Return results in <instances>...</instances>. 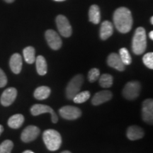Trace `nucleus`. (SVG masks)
I'll return each instance as SVG.
<instances>
[{
  "label": "nucleus",
  "mask_w": 153,
  "mask_h": 153,
  "mask_svg": "<svg viewBox=\"0 0 153 153\" xmlns=\"http://www.w3.org/2000/svg\"><path fill=\"white\" fill-rule=\"evenodd\" d=\"M43 140L46 148L50 151L57 150L62 144V137L60 134L55 130L48 129L44 131Z\"/></svg>",
  "instance_id": "7ed1b4c3"
},
{
  "label": "nucleus",
  "mask_w": 153,
  "mask_h": 153,
  "mask_svg": "<svg viewBox=\"0 0 153 153\" xmlns=\"http://www.w3.org/2000/svg\"><path fill=\"white\" fill-rule=\"evenodd\" d=\"M119 56L121 59L122 62L125 65H129L132 62V58L131 55L126 48H122L119 50Z\"/></svg>",
  "instance_id": "393cba45"
},
{
  "label": "nucleus",
  "mask_w": 153,
  "mask_h": 153,
  "mask_svg": "<svg viewBox=\"0 0 153 153\" xmlns=\"http://www.w3.org/2000/svg\"><path fill=\"white\" fill-rule=\"evenodd\" d=\"M84 82V77L82 74L75 75L69 82L66 88V97L68 99H72L76 94L79 93L82 84Z\"/></svg>",
  "instance_id": "20e7f679"
},
{
  "label": "nucleus",
  "mask_w": 153,
  "mask_h": 153,
  "mask_svg": "<svg viewBox=\"0 0 153 153\" xmlns=\"http://www.w3.org/2000/svg\"><path fill=\"white\" fill-rule=\"evenodd\" d=\"M100 71L97 68H92L88 73V79L90 82H94L99 78Z\"/></svg>",
  "instance_id": "cd10ccee"
},
{
  "label": "nucleus",
  "mask_w": 153,
  "mask_h": 153,
  "mask_svg": "<svg viewBox=\"0 0 153 153\" xmlns=\"http://www.w3.org/2000/svg\"><path fill=\"white\" fill-rule=\"evenodd\" d=\"M89 22L94 24H98L101 20L100 9L97 5H91L89 11Z\"/></svg>",
  "instance_id": "aec40b11"
},
{
  "label": "nucleus",
  "mask_w": 153,
  "mask_h": 153,
  "mask_svg": "<svg viewBox=\"0 0 153 153\" xmlns=\"http://www.w3.org/2000/svg\"><path fill=\"white\" fill-rule=\"evenodd\" d=\"M23 153H35V152H33V151H31V150H26V151H24Z\"/></svg>",
  "instance_id": "473e14b6"
},
{
  "label": "nucleus",
  "mask_w": 153,
  "mask_h": 153,
  "mask_svg": "<svg viewBox=\"0 0 153 153\" xmlns=\"http://www.w3.org/2000/svg\"><path fill=\"white\" fill-rule=\"evenodd\" d=\"M149 37H150L151 40H153V31L152 30H151V31L150 32V33H149Z\"/></svg>",
  "instance_id": "c756f323"
},
{
  "label": "nucleus",
  "mask_w": 153,
  "mask_h": 153,
  "mask_svg": "<svg viewBox=\"0 0 153 153\" xmlns=\"http://www.w3.org/2000/svg\"><path fill=\"white\" fill-rule=\"evenodd\" d=\"M14 143L10 140H6L0 144V153H11Z\"/></svg>",
  "instance_id": "a878e982"
},
{
  "label": "nucleus",
  "mask_w": 153,
  "mask_h": 153,
  "mask_svg": "<svg viewBox=\"0 0 153 153\" xmlns=\"http://www.w3.org/2000/svg\"><path fill=\"white\" fill-rule=\"evenodd\" d=\"M7 84V77L4 72L0 68V88L5 87Z\"/></svg>",
  "instance_id": "c85d7f7f"
},
{
  "label": "nucleus",
  "mask_w": 153,
  "mask_h": 153,
  "mask_svg": "<svg viewBox=\"0 0 153 153\" xmlns=\"http://www.w3.org/2000/svg\"><path fill=\"white\" fill-rule=\"evenodd\" d=\"M40 129L36 126H28L23 131L21 139L24 143H30L37 138L40 134Z\"/></svg>",
  "instance_id": "9b49d317"
},
{
  "label": "nucleus",
  "mask_w": 153,
  "mask_h": 153,
  "mask_svg": "<svg viewBox=\"0 0 153 153\" xmlns=\"http://www.w3.org/2000/svg\"><path fill=\"white\" fill-rule=\"evenodd\" d=\"M99 85L103 88H109L113 85V76L109 74H104L99 78Z\"/></svg>",
  "instance_id": "5701e85b"
},
{
  "label": "nucleus",
  "mask_w": 153,
  "mask_h": 153,
  "mask_svg": "<svg viewBox=\"0 0 153 153\" xmlns=\"http://www.w3.org/2000/svg\"><path fill=\"white\" fill-rule=\"evenodd\" d=\"M133 17L131 11L126 7H120L115 11L114 23L116 29L122 33H127L133 26Z\"/></svg>",
  "instance_id": "f257e3e1"
},
{
  "label": "nucleus",
  "mask_w": 153,
  "mask_h": 153,
  "mask_svg": "<svg viewBox=\"0 0 153 153\" xmlns=\"http://www.w3.org/2000/svg\"><path fill=\"white\" fill-rule=\"evenodd\" d=\"M24 60L28 64H33L36 60V51L35 48L32 46H28L25 48L23 51Z\"/></svg>",
  "instance_id": "4be33fe9"
},
{
  "label": "nucleus",
  "mask_w": 153,
  "mask_h": 153,
  "mask_svg": "<svg viewBox=\"0 0 153 153\" xmlns=\"http://www.w3.org/2000/svg\"><path fill=\"white\" fill-rule=\"evenodd\" d=\"M36 70L39 75L43 76L47 73L48 72V65L47 62L45 57L42 55H39L36 58Z\"/></svg>",
  "instance_id": "a211bd4d"
},
{
  "label": "nucleus",
  "mask_w": 153,
  "mask_h": 153,
  "mask_svg": "<svg viewBox=\"0 0 153 153\" xmlns=\"http://www.w3.org/2000/svg\"><path fill=\"white\" fill-rule=\"evenodd\" d=\"M30 113L33 116H39V115L50 113L51 114V118L53 123H56L58 120L57 116L51 106L44 104H35L30 108Z\"/></svg>",
  "instance_id": "6e6552de"
},
{
  "label": "nucleus",
  "mask_w": 153,
  "mask_h": 153,
  "mask_svg": "<svg viewBox=\"0 0 153 153\" xmlns=\"http://www.w3.org/2000/svg\"><path fill=\"white\" fill-rule=\"evenodd\" d=\"M56 1H65V0H55Z\"/></svg>",
  "instance_id": "c9c22d12"
},
{
  "label": "nucleus",
  "mask_w": 153,
  "mask_h": 153,
  "mask_svg": "<svg viewBox=\"0 0 153 153\" xmlns=\"http://www.w3.org/2000/svg\"><path fill=\"white\" fill-rule=\"evenodd\" d=\"M4 131V128L3 126L1 125H0V135H1V134L2 133V132Z\"/></svg>",
  "instance_id": "7c9ffc66"
},
{
  "label": "nucleus",
  "mask_w": 153,
  "mask_h": 153,
  "mask_svg": "<svg viewBox=\"0 0 153 153\" xmlns=\"http://www.w3.org/2000/svg\"><path fill=\"white\" fill-rule=\"evenodd\" d=\"M113 94L111 91H100L95 94L92 99H91V103L94 106H99V105H101L106 102V101L111 100Z\"/></svg>",
  "instance_id": "ddd939ff"
},
{
  "label": "nucleus",
  "mask_w": 153,
  "mask_h": 153,
  "mask_svg": "<svg viewBox=\"0 0 153 153\" xmlns=\"http://www.w3.org/2000/svg\"><path fill=\"white\" fill-rule=\"evenodd\" d=\"M107 63L111 68L116 69L118 71L123 72L125 70V65L122 62L119 55L117 53H111L107 59Z\"/></svg>",
  "instance_id": "4468645a"
},
{
  "label": "nucleus",
  "mask_w": 153,
  "mask_h": 153,
  "mask_svg": "<svg viewBox=\"0 0 153 153\" xmlns=\"http://www.w3.org/2000/svg\"><path fill=\"white\" fill-rule=\"evenodd\" d=\"M61 153H71L70 152V151H68V150H65V151H63V152H62Z\"/></svg>",
  "instance_id": "72a5a7b5"
},
{
  "label": "nucleus",
  "mask_w": 153,
  "mask_h": 153,
  "mask_svg": "<svg viewBox=\"0 0 153 153\" xmlns=\"http://www.w3.org/2000/svg\"><path fill=\"white\" fill-rule=\"evenodd\" d=\"M142 118L145 123L151 124L153 123V101L148 99L143 102Z\"/></svg>",
  "instance_id": "9d476101"
},
{
  "label": "nucleus",
  "mask_w": 153,
  "mask_h": 153,
  "mask_svg": "<svg viewBox=\"0 0 153 153\" xmlns=\"http://www.w3.org/2000/svg\"><path fill=\"white\" fill-rule=\"evenodd\" d=\"M147 47L146 32L144 28L138 27L135 30L132 42V50L135 55H141Z\"/></svg>",
  "instance_id": "f03ea898"
},
{
  "label": "nucleus",
  "mask_w": 153,
  "mask_h": 153,
  "mask_svg": "<svg viewBox=\"0 0 153 153\" xmlns=\"http://www.w3.org/2000/svg\"><path fill=\"white\" fill-rule=\"evenodd\" d=\"M56 24L61 36L68 38L72 35V26L65 16L63 15H58L56 18Z\"/></svg>",
  "instance_id": "423d86ee"
},
{
  "label": "nucleus",
  "mask_w": 153,
  "mask_h": 153,
  "mask_svg": "<svg viewBox=\"0 0 153 153\" xmlns=\"http://www.w3.org/2000/svg\"><path fill=\"white\" fill-rule=\"evenodd\" d=\"M24 122V116L22 114H15L9 118L8 120V126L11 128H19Z\"/></svg>",
  "instance_id": "412c9836"
},
{
  "label": "nucleus",
  "mask_w": 153,
  "mask_h": 153,
  "mask_svg": "<svg viewBox=\"0 0 153 153\" xmlns=\"http://www.w3.org/2000/svg\"><path fill=\"white\" fill-rule=\"evenodd\" d=\"M143 63L149 69L152 70L153 69V53H146L143 57Z\"/></svg>",
  "instance_id": "bb28decb"
},
{
  "label": "nucleus",
  "mask_w": 153,
  "mask_h": 153,
  "mask_svg": "<svg viewBox=\"0 0 153 153\" xmlns=\"http://www.w3.org/2000/svg\"><path fill=\"white\" fill-rule=\"evenodd\" d=\"M114 33V27L113 24L108 21H105L101 24L100 29V38L101 40L108 39V38L112 36Z\"/></svg>",
  "instance_id": "f3484780"
},
{
  "label": "nucleus",
  "mask_w": 153,
  "mask_h": 153,
  "mask_svg": "<svg viewBox=\"0 0 153 153\" xmlns=\"http://www.w3.org/2000/svg\"><path fill=\"white\" fill-rule=\"evenodd\" d=\"M90 98V92L89 91H84L77 93L73 97V101L76 104H82Z\"/></svg>",
  "instance_id": "b1692460"
},
{
  "label": "nucleus",
  "mask_w": 153,
  "mask_h": 153,
  "mask_svg": "<svg viewBox=\"0 0 153 153\" xmlns=\"http://www.w3.org/2000/svg\"><path fill=\"white\" fill-rule=\"evenodd\" d=\"M144 131L137 126H131L128 128L126 135L131 140H137L143 138L144 136Z\"/></svg>",
  "instance_id": "dca6fc26"
},
{
  "label": "nucleus",
  "mask_w": 153,
  "mask_h": 153,
  "mask_svg": "<svg viewBox=\"0 0 153 153\" xmlns=\"http://www.w3.org/2000/svg\"><path fill=\"white\" fill-rule=\"evenodd\" d=\"M4 1L7 3H12V2H14L15 0H4Z\"/></svg>",
  "instance_id": "2f4dec72"
},
{
  "label": "nucleus",
  "mask_w": 153,
  "mask_h": 153,
  "mask_svg": "<svg viewBox=\"0 0 153 153\" xmlns=\"http://www.w3.org/2000/svg\"><path fill=\"white\" fill-rule=\"evenodd\" d=\"M51 90L48 87H47V86H41V87L36 89L33 96L38 100H44V99L48 98L50 94H51Z\"/></svg>",
  "instance_id": "6ab92c4d"
},
{
  "label": "nucleus",
  "mask_w": 153,
  "mask_h": 153,
  "mask_svg": "<svg viewBox=\"0 0 153 153\" xmlns=\"http://www.w3.org/2000/svg\"><path fill=\"white\" fill-rule=\"evenodd\" d=\"M60 116L66 120H75L82 116V111L77 107L73 106H65L59 110Z\"/></svg>",
  "instance_id": "0eeeda50"
},
{
  "label": "nucleus",
  "mask_w": 153,
  "mask_h": 153,
  "mask_svg": "<svg viewBox=\"0 0 153 153\" xmlns=\"http://www.w3.org/2000/svg\"><path fill=\"white\" fill-rule=\"evenodd\" d=\"M150 22H151V24H153V17L152 16L151 17V19H150Z\"/></svg>",
  "instance_id": "f704fd0d"
},
{
  "label": "nucleus",
  "mask_w": 153,
  "mask_h": 153,
  "mask_svg": "<svg viewBox=\"0 0 153 153\" xmlns=\"http://www.w3.org/2000/svg\"><path fill=\"white\" fill-rule=\"evenodd\" d=\"M141 85L137 81H131L128 82L124 87L122 94L128 100H133L139 97L140 92Z\"/></svg>",
  "instance_id": "39448f33"
},
{
  "label": "nucleus",
  "mask_w": 153,
  "mask_h": 153,
  "mask_svg": "<svg viewBox=\"0 0 153 153\" xmlns=\"http://www.w3.org/2000/svg\"><path fill=\"white\" fill-rule=\"evenodd\" d=\"M17 96V90L14 87H10L4 91L1 96L0 101L4 106H9L14 103Z\"/></svg>",
  "instance_id": "f8f14e48"
},
{
  "label": "nucleus",
  "mask_w": 153,
  "mask_h": 153,
  "mask_svg": "<svg viewBox=\"0 0 153 153\" xmlns=\"http://www.w3.org/2000/svg\"><path fill=\"white\" fill-rule=\"evenodd\" d=\"M45 36L47 43L51 48L55 51L60 48L62 43V40L56 31H55L54 30L49 29L46 30Z\"/></svg>",
  "instance_id": "1a4fd4ad"
},
{
  "label": "nucleus",
  "mask_w": 153,
  "mask_h": 153,
  "mask_svg": "<svg viewBox=\"0 0 153 153\" xmlns=\"http://www.w3.org/2000/svg\"><path fill=\"white\" fill-rule=\"evenodd\" d=\"M22 57L19 53H14L11 57L9 61V66L11 71L14 74H19L22 69Z\"/></svg>",
  "instance_id": "2eb2a0df"
}]
</instances>
